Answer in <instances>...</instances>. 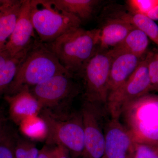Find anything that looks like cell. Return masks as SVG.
<instances>
[{
	"label": "cell",
	"instance_id": "cell-1",
	"mask_svg": "<svg viewBox=\"0 0 158 158\" xmlns=\"http://www.w3.org/2000/svg\"><path fill=\"white\" fill-rule=\"evenodd\" d=\"M81 108L61 111L43 109L39 114L47 130L46 144L63 146L72 158H81L85 151Z\"/></svg>",
	"mask_w": 158,
	"mask_h": 158
},
{
	"label": "cell",
	"instance_id": "cell-2",
	"mask_svg": "<svg viewBox=\"0 0 158 158\" xmlns=\"http://www.w3.org/2000/svg\"><path fill=\"white\" fill-rule=\"evenodd\" d=\"M70 73L45 44L34 40L13 81L5 95L15 94L46 81L57 75Z\"/></svg>",
	"mask_w": 158,
	"mask_h": 158
},
{
	"label": "cell",
	"instance_id": "cell-3",
	"mask_svg": "<svg viewBox=\"0 0 158 158\" xmlns=\"http://www.w3.org/2000/svg\"><path fill=\"white\" fill-rule=\"evenodd\" d=\"M99 34V29L86 30L79 27L45 44L60 64L78 78L85 64L98 49Z\"/></svg>",
	"mask_w": 158,
	"mask_h": 158
},
{
	"label": "cell",
	"instance_id": "cell-4",
	"mask_svg": "<svg viewBox=\"0 0 158 158\" xmlns=\"http://www.w3.org/2000/svg\"><path fill=\"white\" fill-rule=\"evenodd\" d=\"M72 74L57 75L46 81L29 88L43 109L57 111L75 109L73 104L80 94L83 95L82 82Z\"/></svg>",
	"mask_w": 158,
	"mask_h": 158
},
{
	"label": "cell",
	"instance_id": "cell-5",
	"mask_svg": "<svg viewBox=\"0 0 158 158\" xmlns=\"http://www.w3.org/2000/svg\"><path fill=\"white\" fill-rule=\"evenodd\" d=\"M31 17L40 42L49 44L72 29L81 27L75 16L58 10L49 0H31Z\"/></svg>",
	"mask_w": 158,
	"mask_h": 158
},
{
	"label": "cell",
	"instance_id": "cell-6",
	"mask_svg": "<svg viewBox=\"0 0 158 158\" xmlns=\"http://www.w3.org/2000/svg\"><path fill=\"white\" fill-rule=\"evenodd\" d=\"M112 59L110 50L98 48L85 64L78 77L83 85V101L106 106Z\"/></svg>",
	"mask_w": 158,
	"mask_h": 158
},
{
	"label": "cell",
	"instance_id": "cell-7",
	"mask_svg": "<svg viewBox=\"0 0 158 158\" xmlns=\"http://www.w3.org/2000/svg\"><path fill=\"white\" fill-rule=\"evenodd\" d=\"M84 135L85 158H102L105 148L104 129L111 116L106 106L83 101L81 108Z\"/></svg>",
	"mask_w": 158,
	"mask_h": 158
},
{
	"label": "cell",
	"instance_id": "cell-8",
	"mask_svg": "<svg viewBox=\"0 0 158 158\" xmlns=\"http://www.w3.org/2000/svg\"><path fill=\"white\" fill-rule=\"evenodd\" d=\"M151 90L147 56L127 81L108 97L106 106L110 116L113 118H120L131 103L148 94Z\"/></svg>",
	"mask_w": 158,
	"mask_h": 158
},
{
	"label": "cell",
	"instance_id": "cell-9",
	"mask_svg": "<svg viewBox=\"0 0 158 158\" xmlns=\"http://www.w3.org/2000/svg\"><path fill=\"white\" fill-rule=\"evenodd\" d=\"M105 148L102 158H132L135 143L119 118L111 117L105 126Z\"/></svg>",
	"mask_w": 158,
	"mask_h": 158
},
{
	"label": "cell",
	"instance_id": "cell-10",
	"mask_svg": "<svg viewBox=\"0 0 158 158\" xmlns=\"http://www.w3.org/2000/svg\"><path fill=\"white\" fill-rule=\"evenodd\" d=\"M31 0H24L14 30L2 50L11 57L24 50L33 42L34 29L31 20Z\"/></svg>",
	"mask_w": 158,
	"mask_h": 158
},
{
	"label": "cell",
	"instance_id": "cell-11",
	"mask_svg": "<svg viewBox=\"0 0 158 158\" xmlns=\"http://www.w3.org/2000/svg\"><path fill=\"white\" fill-rule=\"evenodd\" d=\"M4 99L9 105V115L12 121L19 126L30 117L39 115L41 108L28 88L13 95H6Z\"/></svg>",
	"mask_w": 158,
	"mask_h": 158
},
{
	"label": "cell",
	"instance_id": "cell-12",
	"mask_svg": "<svg viewBox=\"0 0 158 158\" xmlns=\"http://www.w3.org/2000/svg\"><path fill=\"white\" fill-rule=\"evenodd\" d=\"M112 57L109 77V96L127 81L142 60L141 57L128 53H121Z\"/></svg>",
	"mask_w": 158,
	"mask_h": 158
},
{
	"label": "cell",
	"instance_id": "cell-13",
	"mask_svg": "<svg viewBox=\"0 0 158 158\" xmlns=\"http://www.w3.org/2000/svg\"><path fill=\"white\" fill-rule=\"evenodd\" d=\"M123 116L127 126L138 122L158 120V96L147 94L137 99L127 107Z\"/></svg>",
	"mask_w": 158,
	"mask_h": 158
},
{
	"label": "cell",
	"instance_id": "cell-14",
	"mask_svg": "<svg viewBox=\"0 0 158 158\" xmlns=\"http://www.w3.org/2000/svg\"><path fill=\"white\" fill-rule=\"evenodd\" d=\"M106 19L103 25L99 29L98 48L110 50L120 44L135 27L119 19L108 17Z\"/></svg>",
	"mask_w": 158,
	"mask_h": 158
},
{
	"label": "cell",
	"instance_id": "cell-15",
	"mask_svg": "<svg viewBox=\"0 0 158 158\" xmlns=\"http://www.w3.org/2000/svg\"><path fill=\"white\" fill-rule=\"evenodd\" d=\"M24 0H0V52L11 36Z\"/></svg>",
	"mask_w": 158,
	"mask_h": 158
},
{
	"label": "cell",
	"instance_id": "cell-16",
	"mask_svg": "<svg viewBox=\"0 0 158 158\" xmlns=\"http://www.w3.org/2000/svg\"><path fill=\"white\" fill-rule=\"evenodd\" d=\"M58 10L72 15L81 23L91 19L95 9L101 2L99 0H49Z\"/></svg>",
	"mask_w": 158,
	"mask_h": 158
},
{
	"label": "cell",
	"instance_id": "cell-17",
	"mask_svg": "<svg viewBox=\"0 0 158 158\" xmlns=\"http://www.w3.org/2000/svg\"><path fill=\"white\" fill-rule=\"evenodd\" d=\"M149 38L146 34L135 27L120 44L110 51L112 56L121 53H128L141 58L147 50Z\"/></svg>",
	"mask_w": 158,
	"mask_h": 158
},
{
	"label": "cell",
	"instance_id": "cell-18",
	"mask_svg": "<svg viewBox=\"0 0 158 158\" xmlns=\"http://www.w3.org/2000/svg\"><path fill=\"white\" fill-rule=\"evenodd\" d=\"M109 17L115 18L129 23L134 27L143 31L158 45V26L155 21L144 15L135 14L129 11L112 12Z\"/></svg>",
	"mask_w": 158,
	"mask_h": 158
},
{
	"label": "cell",
	"instance_id": "cell-19",
	"mask_svg": "<svg viewBox=\"0 0 158 158\" xmlns=\"http://www.w3.org/2000/svg\"><path fill=\"white\" fill-rule=\"evenodd\" d=\"M126 127L135 143L158 144V120L138 122Z\"/></svg>",
	"mask_w": 158,
	"mask_h": 158
},
{
	"label": "cell",
	"instance_id": "cell-20",
	"mask_svg": "<svg viewBox=\"0 0 158 158\" xmlns=\"http://www.w3.org/2000/svg\"><path fill=\"white\" fill-rule=\"evenodd\" d=\"M34 40L27 48L9 59L0 69V98L4 96L14 80L20 66L31 49Z\"/></svg>",
	"mask_w": 158,
	"mask_h": 158
},
{
	"label": "cell",
	"instance_id": "cell-21",
	"mask_svg": "<svg viewBox=\"0 0 158 158\" xmlns=\"http://www.w3.org/2000/svg\"><path fill=\"white\" fill-rule=\"evenodd\" d=\"M19 127L23 135L31 141L45 140L47 134L46 126L39 115L27 118Z\"/></svg>",
	"mask_w": 158,
	"mask_h": 158
},
{
	"label": "cell",
	"instance_id": "cell-22",
	"mask_svg": "<svg viewBox=\"0 0 158 158\" xmlns=\"http://www.w3.org/2000/svg\"><path fill=\"white\" fill-rule=\"evenodd\" d=\"M14 152L16 158H38L40 150L34 142L14 134Z\"/></svg>",
	"mask_w": 158,
	"mask_h": 158
},
{
	"label": "cell",
	"instance_id": "cell-23",
	"mask_svg": "<svg viewBox=\"0 0 158 158\" xmlns=\"http://www.w3.org/2000/svg\"><path fill=\"white\" fill-rule=\"evenodd\" d=\"M126 2L130 12L146 15L158 6V0H128Z\"/></svg>",
	"mask_w": 158,
	"mask_h": 158
},
{
	"label": "cell",
	"instance_id": "cell-24",
	"mask_svg": "<svg viewBox=\"0 0 158 158\" xmlns=\"http://www.w3.org/2000/svg\"><path fill=\"white\" fill-rule=\"evenodd\" d=\"M132 158H158V144L135 143Z\"/></svg>",
	"mask_w": 158,
	"mask_h": 158
},
{
	"label": "cell",
	"instance_id": "cell-25",
	"mask_svg": "<svg viewBox=\"0 0 158 158\" xmlns=\"http://www.w3.org/2000/svg\"><path fill=\"white\" fill-rule=\"evenodd\" d=\"M0 158H16L14 152V134L7 131L0 144Z\"/></svg>",
	"mask_w": 158,
	"mask_h": 158
},
{
	"label": "cell",
	"instance_id": "cell-26",
	"mask_svg": "<svg viewBox=\"0 0 158 158\" xmlns=\"http://www.w3.org/2000/svg\"><path fill=\"white\" fill-rule=\"evenodd\" d=\"M38 158H57L56 146L46 144L40 150Z\"/></svg>",
	"mask_w": 158,
	"mask_h": 158
},
{
	"label": "cell",
	"instance_id": "cell-27",
	"mask_svg": "<svg viewBox=\"0 0 158 158\" xmlns=\"http://www.w3.org/2000/svg\"><path fill=\"white\" fill-rule=\"evenodd\" d=\"M57 158H72L68 149L61 145L56 146Z\"/></svg>",
	"mask_w": 158,
	"mask_h": 158
},
{
	"label": "cell",
	"instance_id": "cell-28",
	"mask_svg": "<svg viewBox=\"0 0 158 158\" xmlns=\"http://www.w3.org/2000/svg\"><path fill=\"white\" fill-rule=\"evenodd\" d=\"M5 118L0 114V144L7 131V129L5 126Z\"/></svg>",
	"mask_w": 158,
	"mask_h": 158
},
{
	"label": "cell",
	"instance_id": "cell-29",
	"mask_svg": "<svg viewBox=\"0 0 158 158\" xmlns=\"http://www.w3.org/2000/svg\"><path fill=\"white\" fill-rule=\"evenodd\" d=\"M11 57L4 51H2L0 52V69L5 65L6 62Z\"/></svg>",
	"mask_w": 158,
	"mask_h": 158
},
{
	"label": "cell",
	"instance_id": "cell-30",
	"mask_svg": "<svg viewBox=\"0 0 158 158\" xmlns=\"http://www.w3.org/2000/svg\"><path fill=\"white\" fill-rule=\"evenodd\" d=\"M147 16L154 21H158V6L151 10Z\"/></svg>",
	"mask_w": 158,
	"mask_h": 158
},
{
	"label": "cell",
	"instance_id": "cell-31",
	"mask_svg": "<svg viewBox=\"0 0 158 158\" xmlns=\"http://www.w3.org/2000/svg\"><path fill=\"white\" fill-rule=\"evenodd\" d=\"M154 55L155 58H156V59L157 61L158 62V54H154Z\"/></svg>",
	"mask_w": 158,
	"mask_h": 158
},
{
	"label": "cell",
	"instance_id": "cell-32",
	"mask_svg": "<svg viewBox=\"0 0 158 158\" xmlns=\"http://www.w3.org/2000/svg\"><path fill=\"white\" fill-rule=\"evenodd\" d=\"M84 158V157L81 156V158Z\"/></svg>",
	"mask_w": 158,
	"mask_h": 158
}]
</instances>
